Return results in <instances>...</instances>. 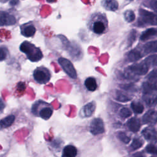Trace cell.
Listing matches in <instances>:
<instances>
[{"label":"cell","instance_id":"4dcf8cb0","mask_svg":"<svg viewBox=\"0 0 157 157\" xmlns=\"http://www.w3.org/2000/svg\"><path fill=\"white\" fill-rule=\"evenodd\" d=\"M136 31L135 30H132L128 37L129 46H131V45L134 42V41L136 39Z\"/></svg>","mask_w":157,"mask_h":157},{"label":"cell","instance_id":"74e56055","mask_svg":"<svg viewBox=\"0 0 157 157\" xmlns=\"http://www.w3.org/2000/svg\"><path fill=\"white\" fill-rule=\"evenodd\" d=\"M129 1H133V0H128Z\"/></svg>","mask_w":157,"mask_h":157},{"label":"cell","instance_id":"3957f363","mask_svg":"<svg viewBox=\"0 0 157 157\" xmlns=\"http://www.w3.org/2000/svg\"><path fill=\"white\" fill-rule=\"evenodd\" d=\"M88 29L96 34H103L107 28V22L104 15L96 13L91 15L88 21Z\"/></svg>","mask_w":157,"mask_h":157},{"label":"cell","instance_id":"83f0119b","mask_svg":"<svg viewBox=\"0 0 157 157\" xmlns=\"http://www.w3.org/2000/svg\"><path fill=\"white\" fill-rule=\"evenodd\" d=\"M120 115L123 118H128L131 115V112L126 107L122 108L120 112Z\"/></svg>","mask_w":157,"mask_h":157},{"label":"cell","instance_id":"ffe728a7","mask_svg":"<svg viewBox=\"0 0 157 157\" xmlns=\"http://www.w3.org/2000/svg\"><path fill=\"white\" fill-rule=\"evenodd\" d=\"M144 48L145 52L147 53L157 52V40L147 43L144 45Z\"/></svg>","mask_w":157,"mask_h":157},{"label":"cell","instance_id":"d6a6232c","mask_svg":"<svg viewBox=\"0 0 157 157\" xmlns=\"http://www.w3.org/2000/svg\"><path fill=\"white\" fill-rule=\"evenodd\" d=\"M117 99L119 101L121 102H126L130 100V98H129L128 96H125L123 94L121 93H117Z\"/></svg>","mask_w":157,"mask_h":157},{"label":"cell","instance_id":"9a60e30c","mask_svg":"<svg viewBox=\"0 0 157 157\" xmlns=\"http://www.w3.org/2000/svg\"><path fill=\"white\" fill-rule=\"evenodd\" d=\"M77 155V149L72 145H67L64 147L62 152V156L74 157Z\"/></svg>","mask_w":157,"mask_h":157},{"label":"cell","instance_id":"f546056e","mask_svg":"<svg viewBox=\"0 0 157 157\" xmlns=\"http://www.w3.org/2000/svg\"><path fill=\"white\" fill-rule=\"evenodd\" d=\"M145 61L147 63V64L150 65H156L157 64V56L156 55H153L150 56L148 58H147L145 59Z\"/></svg>","mask_w":157,"mask_h":157},{"label":"cell","instance_id":"4fadbf2b","mask_svg":"<svg viewBox=\"0 0 157 157\" xmlns=\"http://www.w3.org/2000/svg\"><path fill=\"white\" fill-rule=\"evenodd\" d=\"M144 137L148 140L155 142L157 140V135L155 130L152 128H146L142 132Z\"/></svg>","mask_w":157,"mask_h":157},{"label":"cell","instance_id":"7402d4cb","mask_svg":"<svg viewBox=\"0 0 157 157\" xmlns=\"http://www.w3.org/2000/svg\"><path fill=\"white\" fill-rule=\"evenodd\" d=\"M142 57L140 53L137 50H132L128 55V58L130 61H136Z\"/></svg>","mask_w":157,"mask_h":157},{"label":"cell","instance_id":"7a4b0ae2","mask_svg":"<svg viewBox=\"0 0 157 157\" xmlns=\"http://www.w3.org/2000/svg\"><path fill=\"white\" fill-rule=\"evenodd\" d=\"M20 50L26 55V58L31 62H38L43 58V53L39 47L33 43L25 40L20 45Z\"/></svg>","mask_w":157,"mask_h":157},{"label":"cell","instance_id":"e575fe53","mask_svg":"<svg viewBox=\"0 0 157 157\" xmlns=\"http://www.w3.org/2000/svg\"><path fill=\"white\" fill-rule=\"evenodd\" d=\"M150 4L151 9H153L155 11H157V1L156 0H151L150 1Z\"/></svg>","mask_w":157,"mask_h":157},{"label":"cell","instance_id":"4316f807","mask_svg":"<svg viewBox=\"0 0 157 157\" xmlns=\"http://www.w3.org/2000/svg\"><path fill=\"white\" fill-rule=\"evenodd\" d=\"M26 89V85L25 82H20L17 84V87H16V92L17 93H20L22 94L25 90Z\"/></svg>","mask_w":157,"mask_h":157},{"label":"cell","instance_id":"836d02e7","mask_svg":"<svg viewBox=\"0 0 157 157\" xmlns=\"http://www.w3.org/2000/svg\"><path fill=\"white\" fill-rule=\"evenodd\" d=\"M5 107H6L5 102L1 98H0V114H1L4 112Z\"/></svg>","mask_w":157,"mask_h":157},{"label":"cell","instance_id":"2e32d148","mask_svg":"<svg viewBox=\"0 0 157 157\" xmlns=\"http://www.w3.org/2000/svg\"><path fill=\"white\" fill-rule=\"evenodd\" d=\"M84 85L87 90L90 91H94L98 88L96 80L93 77H87L84 82Z\"/></svg>","mask_w":157,"mask_h":157},{"label":"cell","instance_id":"7c38bea8","mask_svg":"<svg viewBox=\"0 0 157 157\" xmlns=\"http://www.w3.org/2000/svg\"><path fill=\"white\" fill-rule=\"evenodd\" d=\"M143 98L146 104L149 105H154L157 103V93L156 91L143 93Z\"/></svg>","mask_w":157,"mask_h":157},{"label":"cell","instance_id":"603a6c76","mask_svg":"<svg viewBox=\"0 0 157 157\" xmlns=\"http://www.w3.org/2000/svg\"><path fill=\"white\" fill-rule=\"evenodd\" d=\"M131 107L134 112L136 113H141L144 111V106L139 102H132V103L131 104Z\"/></svg>","mask_w":157,"mask_h":157},{"label":"cell","instance_id":"484cf974","mask_svg":"<svg viewBox=\"0 0 157 157\" xmlns=\"http://www.w3.org/2000/svg\"><path fill=\"white\" fill-rule=\"evenodd\" d=\"M117 137L121 142L125 144H128L131 140L130 138L124 132H119L118 133Z\"/></svg>","mask_w":157,"mask_h":157},{"label":"cell","instance_id":"f1b7e54d","mask_svg":"<svg viewBox=\"0 0 157 157\" xmlns=\"http://www.w3.org/2000/svg\"><path fill=\"white\" fill-rule=\"evenodd\" d=\"M142 142L139 139H134L132 140V143L131 144V147L133 150H136L139 148L142 145Z\"/></svg>","mask_w":157,"mask_h":157},{"label":"cell","instance_id":"5bb4252c","mask_svg":"<svg viewBox=\"0 0 157 157\" xmlns=\"http://www.w3.org/2000/svg\"><path fill=\"white\" fill-rule=\"evenodd\" d=\"M157 121V114L154 110L148 111L143 117V122L144 123L155 124Z\"/></svg>","mask_w":157,"mask_h":157},{"label":"cell","instance_id":"8992f818","mask_svg":"<svg viewBox=\"0 0 157 157\" xmlns=\"http://www.w3.org/2000/svg\"><path fill=\"white\" fill-rule=\"evenodd\" d=\"M139 25H157V15L144 9L140 10V18L138 21Z\"/></svg>","mask_w":157,"mask_h":157},{"label":"cell","instance_id":"30bf717a","mask_svg":"<svg viewBox=\"0 0 157 157\" xmlns=\"http://www.w3.org/2000/svg\"><path fill=\"white\" fill-rule=\"evenodd\" d=\"M148 67L149 65L145 61L143 63L131 66L128 68V71L137 75H144L147 72L148 70Z\"/></svg>","mask_w":157,"mask_h":157},{"label":"cell","instance_id":"ac0fdd59","mask_svg":"<svg viewBox=\"0 0 157 157\" xmlns=\"http://www.w3.org/2000/svg\"><path fill=\"white\" fill-rule=\"evenodd\" d=\"M15 116L13 115H9L3 119L0 120V129H4L11 126L15 121Z\"/></svg>","mask_w":157,"mask_h":157},{"label":"cell","instance_id":"44dd1931","mask_svg":"<svg viewBox=\"0 0 157 157\" xmlns=\"http://www.w3.org/2000/svg\"><path fill=\"white\" fill-rule=\"evenodd\" d=\"M156 35H157V29L155 28H149L142 34L140 36V39L142 40H145Z\"/></svg>","mask_w":157,"mask_h":157},{"label":"cell","instance_id":"ba28073f","mask_svg":"<svg viewBox=\"0 0 157 157\" xmlns=\"http://www.w3.org/2000/svg\"><path fill=\"white\" fill-rule=\"evenodd\" d=\"M90 131L93 135H98L104 132V125L101 118H96L91 120L89 126Z\"/></svg>","mask_w":157,"mask_h":157},{"label":"cell","instance_id":"8d00e7d4","mask_svg":"<svg viewBox=\"0 0 157 157\" xmlns=\"http://www.w3.org/2000/svg\"><path fill=\"white\" fill-rule=\"evenodd\" d=\"M57 1H58V0H46V1H47L48 3H50V4H51V3H55V2H56Z\"/></svg>","mask_w":157,"mask_h":157},{"label":"cell","instance_id":"6da1fadb","mask_svg":"<svg viewBox=\"0 0 157 157\" xmlns=\"http://www.w3.org/2000/svg\"><path fill=\"white\" fill-rule=\"evenodd\" d=\"M31 112L34 116L40 117L44 120H47L52 117L53 108L52 104L42 99H39L33 104Z\"/></svg>","mask_w":157,"mask_h":157},{"label":"cell","instance_id":"d6986e66","mask_svg":"<svg viewBox=\"0 0 157 157\" xmlns=\"http://www.w3.org/2000/svg\"><path fill=\"white\" fill-rule=\"evenodd\" d=\"M127 124H128L129 129L134 132L138 131L139 130L140 126V123L139 120L137 118H136V117L131 118L128 121Z\"/></svg>","mask_w":157,"mask_h":157},{"label":"cell","instance_id":"5b68a950","mask_svg":"<svg viewBox=\"0 0 157 157\" xmlns=\"http://www.w3.org/2000/svg\"><path fill=\"white\" fill-rule=\"evenodd\" d=\"M59 66L61 67L65 73L72 79H75L77 77V72L72 63L67 59L63 57H60L58 59Z\"/></svg>","mask_w":157,"mask_h":157},{"label":"cell","instance_id":"d590c367","mask_svg":"<svg viewBox=\"0 0 157 157\" xmlns=\"http://www.w3.org/2000/svg\"><path fill=\"white\" fill-rule=\"evenodd\" d=\"M157 78V69L153 71L150 73L149 75V79L150 80H154Z\"/></svg>","mask_w":157,"mask_h":157},{"label":"cell","instance_id":"e0dca14e","mask_svg":"<svg viewBox=\"0 0 157 157\" xmlns=\"http://www.w3.org/2000/svg\"><path fill=\"white\" fill-rule=\"evenodd\" d=\"M102 6L107 10L115 11L118 7V4L116 0H102Z\"/></svg>","mask_w":157,"mask_h":157},{"label":"cell","instance_id":"52a82bcc","mask_svg":"<svg viewBox=\"0 0 157 157\" xmlns=\"http://www.w3.org/2000/svg\"><path fill=\"white\" fill-rule=\"evenodd\" d=\"M17 23L15 15L10 10H0V26H12Z\"/></svg>","mask_w":157,"mask_h":157},{"label":"cell","instance_id":"1f68e13d","mask_svg":"<svg viewBox=\"0 0 157 157\" xmlns=\"http://www.w3.org/2000/svg\"><path fill=\"white\" fill-rule=\"evenodd\" d=\"M146 150L149 153H151L153 155H157V148L153 145L150 144V145H147L146 147Z\"/></svg>","mask_w":157,"mask_h":157},{"label":"cell","instance_id":"cb8c5ba5","mask_svg":"<svg viewBox=\"0 0 157 157\" xmlns=\"http://www.w3.org/2000/svg\"><path fill=\"white\" fill-rule=\"evenodd\" d=\"M9 52L7 48L4 45H0V61H2L6 60L8 56Z\"/></svg>","mask_w":157,"mask_h":157},{"label":"cell","instance_id":"8fae6325","mask_svg":"<svg viewBox=\"0 0 157 157\" xmlns=\"http://www.w3.org/2000/svg\"><path fill=\"white\" fill-rule=\"evenodd\" d=\"M96 109V103L94 101L88 102L83 105L80 110V116L82 118L91 117Z\"/></svg>","mask_w":157,"mask_h":157},{"label":"cell","instance_id":"277c9868","mask_svg":"<svg viewBox=\"0 0 157 157\" xmlns=\"http://www.w3.org/2000/svg\"><path fill=\"white\" fill-rule=\"evenodd\" d=\"M33 78L36 82L39 84H46L51 78V72L45 66L37 67L33 71Z\"/></svg>","mask_w":157,"mask_h":157},{"label":"cell","instance_id":"d4e9b609","mask_svg":"<svg viewBox=\"0 0 157 157\" xmlns=\"http://www.w3.org/2000/svg\"><path fill=\"white\" fill-rule=\"evenodd\" d=\"M124 17L125 20L127 22L131 23L134 20L136 17H135V14L133 11H132L131 10H128L124 12Z\"/></svg>","mask_w":157,"mask_h":157},{"label":"cell","instance_id":"9c48e42d","mask_svg":"<svg viewBox=\"0 0 157 157\" xmlns=\"http://www.w3.org/2000/svg\"><path fill=\"white\" fill-rule=\"evenodd\" d=\"M21 34L25 37H31L34 36L36 32V28L33 21H29L20 25Z\"/></svg>","mask_w":157,"mask_h":157}]
</instances>
